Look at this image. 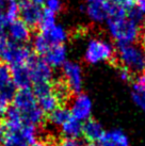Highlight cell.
<instances>
[{
    "label": "cell",
    "instance_id": "7402d4cb",
    "mask_svg": "<svg viewBox=\"0 0 145 146\" xmlns=\"http://www.w3.org/2000/svg\"><path fill=\"white\" fill-rule=\"evenodd\" d=\"M71 117H72V114H71L69 108L62 107V106H59L51 113H49V121L53 126H57V127L59 126L61 127Z\"/></svg>",
    "mask_w": 145,
    "mask_h": 146
},
{
    "label": "cell",
    "instance_id": "5bb4252c",
    "mask_svg": "<svg viewBox=\"0 0 145 146\" xmlns=\"http://www.w3.org/2000/svg\"><path fill=\"white\" fill-rule=\"evenodd\" d=\"M41 33L46 37L50 45H64L69 40V31L61 24L51 25L49 27L41 29Z\"/></svg>",
    "mask_w": 145,
    "mask_h": 146
},
{
    "label": "cell",
    "instance_id": "277c9868",
    "mask_svg": "<svg viewBox=\"0 0 145 146\" xmlns=\"http://www.w3.org/2000/svg\"><path fill=\"white\" fill-rule=\"evenodd\" d=\"M32 57V51L26 45L18 44L8 38L0 41V60L11 65V67L27 64Z\"/></svg>",
    "mask_w": 145,
    "mask_h": 146
},
{
    "label": "cell",
    "instance_id": "8d00e7d4",
    "mask_svg": "<svg viewBox=\"0 0 145 146\" xmlns=\"http://www.w3.org/2000/svg\"><path fill=\"white\" fill-rule=\"evenodd\" d=\"M131 1H133V2H137L138 0H131Z\"/></svg>",
    "mask_w": 145,
    "mask_h": 146
},
{
    "label": "cell",
    "instance_id": "44dd1931",
    "mask_svg": "<svg viewBox=\"0 0 145 146\" xmlns=\"http://www.w3.org/2000/svg\"><path fill=\"white\" fill-rule=\"evenodd\" d=\"M131 98L138 108L145 111V78L144 76L139 77L133 82Z\"/></svg>",
    "mask_w": 145,
    "mask_h": 146
},
{
    "label": "cell",
    "instance_id": "d590c367",
    "mask_svg": "<svg viewBox=\"0 0 145 146\" xmlns=\"http://www.w3.org/2000/svg\"><path fill=\"white\" fill-rule=\"evenodd\" d=\"M143 73H144L143 76H144V78H145V58H144V68H143Z\"/></svg>",
    "mask_w": 145,
    "mask_h": 146
},
{
    "label": "cell",
    "instance_id": "f546056e",
    "mask_svg": "<svg viewBox=\"0 0 145 146\" xmlns=\"http://www.w3.org/2000/svg\"><path fill=\"white\" fill-rule=\"evenodd\" d=\"M136 4L138 5V8L141 10L142 12L145 14V0H138Z\"/></svg>",
    "mask_w": 145,
    "mask_h": 146
},
{
    "label": "cell",
    "instance_id": "1f68e13d",
    "mask_svg": "<svg viewBox=\"0 0 145 146\" xmlns=\"http://www.w3.org/2000/svg\"><path fill=\"white\" fill-rule=\"evenodd\" d=\"M31 2H33V3L37 4V5H43V4H45V2H46V0H30Z\"/></svg>",
    "mask_w": 145,
    "mask_h": 146
},
{
    "label": "cell",
    "instance_id": "9a60e30c",
    "mask_svg": "<svg viewBox=\"0 0 145 146\" xmlns=\"http://www.w3.org/2000/svg\"><path fill=\"white\" fill-rule=\"evenodd\" d=\"M11 76H12L13 84H14V86L16 89H29L30 85L32 84V80H31L28 64L12 66V68H11Z\"/></svg>",
    "mask_w": 145,
    "mask_h": 146
},
{
    "label": "cell",
    "instance_id": "7c38bea8",
    "mask_svg": "<svg viewBox=\"0 0 145 146\" xmlns=\"http://www.w3.org/2000/svg\"><path fill=\"white\" fill-rule=\"evenodd\" d=\"M69 51L64 45H51L44 54V61L51 68L63 67L67 62Z\"/></svg>",
    "mask_w": 145,
    "mask_h": 146
},
{
    "label": "cell",
    "instance_id": "83f0119b",
    "mask_svg": "<svg viewBox=\"0 0 145 146\" xmlns=\"http://www.w3.org/2000/svg\"><path fill=\"white\" fill-rule=\"evenodd\" d=\"M131 75H132V73L129 69L123 67V66L118 69V73H117V76L122 81H129L131 79Z\"/></svg>",
    "mask_w": 145,
    "mask_h": 146
},
{
    "label": "cell",
    "instance_id": "484cf974",
    "mask_svg": "<svg viewBox=\"0 0 145 146\" xmlns=\"http://www.w3.org/2000/svg\"><path fill=\"white\" fill-rule=\"evenodd\" d=\"M45 7L46 10L57 14L63 9V0H46Z\"/></svg>",
    "mask_w": 145,
    "mask_h": 146
},
{
    "label": "cell",
    "instance_id": "5b68a950",
    "mask_svg": "<svg viewBox=\"0 0 145 146\" xmlns=\"http://www.w3.org/2000/svg\"><path fill=\"white\" fill-rule=\"evenodd\" d=\"M115 53L122 66L131 73H140L144 68L145 52L140 46L136 44L120 45Z\"/></svg>",
    "mask_w": 145,
    "mask_h": 146
},
{
    "label": "cell",
    "instance_id": "e0dca14e",
    "mask_svg": "<svg viewBox=\"0 0 145 146\" xmlns=\"http://www.w3.org/2000/svg\"><path fill=\"white\" fill-rule=\"evenodd\" d=\"M19 16V2L17 0H0V23L8 26Z\"/></svg>",
    "mask_w": 145,
    "mask_h": 146
},
{
    "label": "cell",
    "instance_id": "d6986e66",
    "mask_svg": "<svg viewBox=\"0 0 145 146\" xmlns=\"http://www.w3.org/2000/svg\"><path fill=\"white\" fill-rule=\"evenodd\" d=\"M106 131L102 128L99 122H97L96 119H92L90 118L86 122L83 123L82 126V134L88 141L92 143L98 142L101 139V137L104 135Z\"/></svg>",
    "mask_w": 145,
    "mask_h": 146
},
{
    "label": "cell",
    "instance_id": "8fae6325",
    "mask_svg": "<svg viewBox=\"0 0 145 146\" xmlns=\"http://www.w3.org/2000/svg\"><path fill=\"white\" fill-rule=\"evenodd\" d=\"M43 10L41 5L33 3L30 0H21L19 2L20 19L28 25L30 28L40 25Z\"/></svg>",
    "mask_w": 145,
    "mask_h": 146
},
{
    "label": "cell",
    "instance_id": "cb8c5ba5",
    "mask_svg": "<svg viewBox=\"0 0 145 146\" xmlns=\"http://www.w3.org/2000/svg\"><path fill=\"white\" fill-rule=\"evenodd\" d=\"M50 46L51 45L49 44V42L46 40V37L42 33L36 34L33 38V49L36 53H39L41 56H44Z\"/></svg>",
    "mask_w": 145,
    "mask_h": 146
},
{
    "label": "cell",
    "instance_id": "6da1fadb",
    "mask_svg": "<svg viewBox=\"0 0 145 146\" xmlns=\"http://www.w3.org/2000/svg\"><path fill=\"white\" fill-rule=\"evenodd\" d=\"M106 24L109 35L117 46L136 44V42L141 37L142 26L129 18L127 14L110 17Z\"/></svg>",
    "mask_w": 145,
    "mask_h": 146
},
{
    "label": "cell",
    "instance_id": "ac0fdd59",
    "mask_svg": "<svg viewBox=\"0 0 145 146\" xmlns=\"http://www.w3.org/2000/svg\"><path fill=\"white\" fill-rule=\"evenodd\" d=\"M2 146H32L25 137L23 126L19 128H11L5 130L4 137L1 142Z\"/></svg>",
    "mask_w": 145,
    "mask_h": 146
},
{
    "label": "cell",
    "instance_id": "4dcf8cb0",
    "mask_svg": "<svg viewBox=\"0 0 145 146\" xmlns=\"http://www.w3.org/2000/svg\"><path fill=\"white\" fill-rule=\"evenodd\" d=\"M4 133H5V129H4L2 123L0 122V143L2 142V139L4 137Z\"/></svg>",
    "mask_w": 145,
    "mask_h": 146
},
{
    "label": "cell",
    "instance_id": "8992f818",
    "mask_svg": "<svg viewBox=\"0 0 145 146\" xmlns=\"http://www.w3.org/2000/svg\"><path fill=\"white\" fill-rule=\"evenodd\" d=\"M15 86L13 84L11 70L8 66L0 64V115L7 112L10 102L15 95Z\"/></svg>",
    "mask_w": 145,
    "mask_h": 146
},
{
    "label": "cell",
    "instance_id": "7a4b0ae2",
    "mask_svg": "<svg viewBox=\"0 0 145 146\" xmlns=\"http://www.w3.org/2000/svg\"><path fill=\"white\" fill-rule=\"evenodd\" d=\"M14 106L19 113L25 124L37 126L44 121V112L37 104L33 91L30 89L19 90L13 98Z\"/></svg>",
    "mask_w": 145,
    "mask_h": 146
},
{
    "label": "cell",
    "instance_id": "d6a6232c",
    "mask_svg": "<svg viewBox=\"0 0 145 146\" xmlns=\"http://www.w3.org/2000/svg\"><path fill=\"white\" fill-rule=\"evenodd\" d=\"M34 146H53V145L49 144V143H36Z\"/></svg>",
    "mask_w": 145,
    "mask_h": 146
},
{
    "label": "cell",
    "instance_id": "9c48e42d",
    "mask_svg": "<svg viewBox=\"0 0 145 146\" xmlns=\"http://www.w3.org/2000/svg\"><path fill=\"white\" fill-rule=\"evenodd\" d=\"M33 85L50 84L53 78V68L44 60L32 57L27 63Z\"/></svg>",
    "mask_w": 145,
    "mask_h": 146
},
{
    "label": "cell",
    "instance_id": "f1b7e54d",
    "mask_svg": "<svg viewBox=\"0 0 145 146\" xmlns=\"http://www.w3.org/2000/svg\"><path fill=\"white\" fill-rule=\"evenodd\" d=\"M59 146H84L82 145L80 141H78V139H64L63 141H61Z\"/></svg>",
    "mask_w": 145,
    "mask_h": 146
},
{
    "label": "cell",
    "instance_id": "836d02e7",
    "mask_svg": "<svg viewBox=\"0 0 145 146\" xmlns=\"http://www.w3.org/2000/svg\"><path fill=\"white\" fill-rule=\"evenodd\" d=\"M141 40H142V44H143V46H145V30L141 34Z\"/></svg>",
    "mask_w": 145,
    "mask_h": 146
},
{
    "label": "cell",
    "instance_id": "2e32d148",
    "mask_svg": "<svg viewBox=\"0 0 145 146\" xmlns=\"http://www.w3.org/2000/svg\"><path fill=\"white\" fill-rule=\"evenodd\" d=\"M97 144L98 146H130V141L122 129H113L106 131Z\"/></svg>",
    "mask_w": 145,
    "mask_h": 146
},
{
    "label": "cell",
    "instance_id": "ffe728a7",
    "mask_svg": "<svg viewBox=\"0 0 145 146\" xmlns=\"http://www.w3.org/2000/svg\"><path fill=\"white\" fill-rule=\"evenodd\" d=\"M82 122L71 117L61 126V133L65 139H78L82 135Z\"/></svg>",
    "mask_w": 145,
    "mask_h": 146
},
{
    "label": "cell",
    "instance_id": "ba28073f",
    "mask_svg": "<svg viewBox=\"0 0 145 146\" xmlns=\"http://www.w3.org/2000/svg\"><path fill=\"white\" fill-rule=\"evenodd\" d=\"M62 75L64 78V83L71 92L75 94L81 93L83 86V72L79 63L67 61L62 67Z\"/></svg>",
    "mask_w": 145,
    "mask_h": 146
},
{
    "label": "cell",
    "instance_id": "4fadbf2b",
    "mask_svg": "<svg viewBox=\"0 0 145 146\" xmlns=\"http://www.w3.org/2000/svg\"><path fill=\"white\" fill-rule=\"evenodd\" d=\"M8 35L12 42L25 44L30 40L31 30L28 25L21 19H15L8 25Z\"/></svg>",
    "mask_w": 145,
    "mask_h": 146
},
{
    "label": "cell",
    "instance_id": "e575fe53",
    "mask_svg": "<svg viewBox=\"0 0 145 146\" xmlns=\"http://www.w3.org/2000/svg\"><path fill=\"white\" fill-rule=\"evenodd\" d=\"M84 146H98V144H96V143L90 142V143H88V144H86V145H84Z\"/></svg>",
    "mask_w": 145,
    "mask_h": 146
},
{
    "label": "cell",
    "instance_id": "d4e9b609",
    "mask_svg": "<svg viewBox=\"0 0 145 146\" xmlns=\"http://www.w3.org/2000/svg\"><path fill=\"white\" fill-rule=\"evenodd\" d=\"M127 16L129 18H131L133 21H136L137 24H139L140 26L145 23V14L142 12L140 9L138 8V5L136 3L132 4L130 8L127 10Z\"/></svg>",
    "mask_w": 145,
    "mask_h": 146
},
{
    "label": "cell",
    "instance_id": "30bf717a",
    "mask_svg": "<svg viewBox=\"0 0 145 146\" xmlns=\"http://www.w3.org/2000/svg\"><path fill=\"white\" fill-rule=\"evenodd\" d=\"M69 111L72 117L80 122H86L91 118L93 111V102L91 97L84 93L76 94L71 102Z\"/></svg>",
    "mask_w": 145,
    "mask_h": 146
},
{
    "label": "cell",
    "instance_id": "3957f363",
    "mask_svg": "<svg viewBox=\"0 0 145 146\" xmlns=\"http://www.w3.org/2000/svg\"><path fill=\"white\" fill-rule=\"evenodd\" d=\"M115 52L116 50L111 42L101 37H93L85 46L83 59L89 64L96 65L112 60Z\"/></svg>",
    "mask_w": 145,
    "mask_h": 146
},
{
    "label": "cell",
    "instance_id": "4316f807",
    "mask_svg": "<svg viewBox=\"0 0 145 146\" xmlns=\"http://www.w3.org/2000/svg\"><path fill=\"white\" fill-rule=\"evenodd\" d=\"M55 92H56V94L58 95V97H59V99H60L61 102H63V100H65L66 98L69 97V89L67 88V85L65 84V83H61V84H57L56 88H55Z\"/></svg>",
    "mask_w": 145,
    "mask_h": 146
},
{
    "label": "cell",
    "instance_id": "603a6c76",
    "mask_svg": "<svg viewBox=\"0 0 145 146\" xmlns=\"http://www.w3.org/2000/svg\"><path fill=\"white\" fill-rule=\"evenodd\" d=\"M5 115V125H7V129H11V128H19L24 125L25 123L23 121L21 114L19 111L15 108H9L7 112L4 113Z\"/></svg>",
    "mask_w": 145,
    "mask_h": 146
},
{
    "label": "cell",
    "instance_id": "52a82bcc",
    "mask_svg": "<svg viewBox=\"0 0 145 146\" xmlns=\"http://www.w3.org/2000/svg\"><path fill=\"white\" fill-rule=\"evenodd\" d=\"M33 93L35 95L37 104L44 113H51L61 104L51 84L33 85Z\"/></svg>",
    "mask_w": 145,
    "mask_h": 146
}]
</instances>
